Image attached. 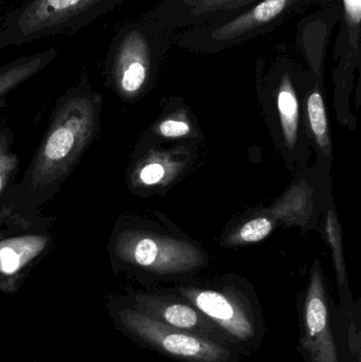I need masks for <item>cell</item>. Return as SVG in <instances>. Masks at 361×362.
<instances>
[{
    "mask_svg": "<svg viewBox=\"0 0 361 362\" xmlns=\"http://www.w3.org/2000/svg\"><path fill=\"white\" fill-rule=\"evenodd\" d=\"M101 108V95L91 88L84 69L59 100L29 169L11 193V206L35 210L59 192L95 139Z\"/></svg>",
    "mask_w": 361,
    "mask_h": 362,
    "instance_id": "1",
    "label": "cell"
},
{
    "mask_svg": "<svg viewBox=\"0 0 361 362\" xmlns=\"http://www.w3.org/2000/svg\"><path fill=\"white\" fill-rule=\"evenodd\" d=\"M126 0H0V50L73 35Z\"/></svg>",
    "mask_w": 361,
    "mask_h": 362,
    "instance_id": "2",
    "label": "cell"
},
{
    "mask_svg": "<svg viewBox=\"0 0 361 362\" xmlns=\"http://www.w3.org/2000/svg\"><path fill=\"white\" fill-rule=\"evenodd\" d=\"M178 295L207 317L243 356L259 350L264 339V317L260 305L235 287L182 285Z\"/></svg>",
    "mask_w": 361,
    "mask_h": 362,
    "instance_id": "3",
    "label": "cell"
},
{
    "mask_svg": "<svg viewBox=\"0 0 361 362\" xmlns=\"http://www.w3.org/2000/svg\"><path fill=\"white\" fill-rule=\"evenodd\" d=\"M162 27L154 15H146L123 25L110 42L106 74L123 97L138 95L148 83Z\"/></svg>",
    "mask_w": 361,
    "mask_h": 362,
    "instance_id": "4",
    "label": "cell"
},
{
    "mask_svg": "<svg viewBox=\"0 0 361 362\" xmlns=\"http://www.w3.org/2000/svg\"><path fill=\"white\" fill-rule=\"evenodd\" d=\"M319 0H262L237 16L215 25L192 28L182 40L187 46L218 49L233 46L259 35L297 10Z\"/></svg>",
    "mask_w": 361,
    "mask_h": 362,
    "instance_id": "5",
    "label": "cell"
},
{
    "mask_svg": "<svg viewBox=\"0 0 361 362\" xmlns=\"http://www.w3.org/2000/svg\"><path fill=\"white\" fill-rule=\"evenodd\" d=\"M127 325L146 346L178 362H241L244 357L235 349L167 327L139 310L129 313Z\"/></svg>",
    "mask_w": 361,
    "mask_h": 362,
    "instance_id": "6",
    "label": "cell"
},
{
    "mask_svg": "<svg viewBox=\"0 0 361 362\" xmlns=\"http://www.w3.org/2000/svg\"><path fill=\"white\" fill-rule=\"evenodd\" d=\"M298 351L304 362H343L337 320L332 317L320 269H315L299 310Z\"/></svg>",
    "mask_w": 361,
    "mask_h": 362,
    "instance_id": "7",
    "label": "cell"
},
{
    "mask_svg": "<svg viewBox=\"0 0 361 362\" xmlns=\"http://www.w3.org/2000/svg\"><path fill=\"white\" fill-rule=\"evenodd\" d=\"M116 248L125 261L159 276L188 274L203 264V255L191 245L146 232L121 234Z\"/></svg>",
    "mask_w": 361,
    "mask_h": 362,
    "instance_id": "8",
    "label": "cell"
},
{
    "mask_svg": "<svg viewBox=\"0 0 361 362\" xmlns=\"http://www.w3.org/2000/svg\"><path fill=\"white\" fill-rule=\"evenodd\" d=\"M138 303L139 312L162 325L232 348L224 334L179 295L150 293L139 297Z\"/></svg>",
    "mask_w": 361,
    "mask_h": 362,
    "instance_id": "9",
    "label": "cell"
},
{
    "mask_svg": "<svg viewBox=\"0 0 361 362\" xmlns=\"http://www.w3.org/2000/svg\"><path fill=\"white\" fill-rule=\"evenodd\" d=\"M262 0H180L165 8H156L154 17L165 28L201 27L224 23Z\"/></svg>",
    "mask_w": 361,
    "mask_h": 362,
    "instance_id": "10",
    "label": "cell"
},
{
    "mask_svg": "<svg viewBox=\"0 0 361 362\" xmlns=\"http://www.w3.org/2000/svg\"><path fill=\"white\" fill-rule=\"evenodd\" d=\"M59 54V51L51 47L40 52L16 57L0 66V107L8 93L44 70Z\"/></svg>",
    "mask_w": 361,
    "mask_h": 362,
    "instance_id": "11",
    "label": "cell"
},
{
    "mask_svg": "<svg viewBox=\"0 0 361 362\" xmlns=\"http://www.w3.org/2000/svg\"><path fill=\"white\" fill-rule=\"evenodd\" d=\"M278 110L281 118L284 136L288 146H295L298 133L299 104L292 82L288 76H283L278 93Z\"/></svg>",
    "mask_w": 361,
    "mask_h": 362,
    "instance_id": "12",
    "label": "cell"
},
{
    "mask_svg": "<svg viewBox=\"0 0 361 362\" xmlns=\"http://www.w3.org/2000/svg\"><path fill=\"white\" fill-rule=\"evenodd\" d=\"M12 132L0 129V202L18 169V157L12 151Z\"/></svg>",
    "mask_w": 361,
    "mask_h": 362,
    "instance_id": "13",
    "label": "cell"
},
{
    "mask_svg": "<svg viewBox=\"0 0 361 362\" xmlns=\"http://www.w3.org/2000/svg\"><path fill=\"white\" fill-rule=\"evenodd\" d=\"M307 112L312 131L320 148L324 152L330 151V139L328 135V120H326V106L321 93L315 91L309 95L307 101Z\"/></svg>",
    "mask_w": 361,
    "mask_h": 362,
    "instance_id": "14",
    "label": "cell"
},
{
    "mask_svg": "<svg viewBox=\"0 0 361 362\" xmlns=\"http://www.w3.org/2000/svg\"><path fill=\"white\" fill-rule=\"evenodd\" d=\"M345 23L349 32L350 45L360 48V32L361 21V0H343Z\"/></svg>",
    "mask_w": 361,
    "mask_h": 362,
    "instance_id": "15",
    "label": "cell"
},
{
    "mask_svg": "<svg viewBox=\"0 0 361 362\" xmlns=\"http://www.w3.org/2000/svg\"><path fill=\"white\" fill-rule=\"evenodd\" d=\"M273 230V223L268 218L259 217L248 221L239 231V238L245 243H256L264 240Z\"/></svg>",
    "mask_w": 361,
    "mask_h": 362,
    "instance_id": "16",
    "label": "cell"
},
{
    "mask_svg": "<svg viewBox=\"0 0 361 362\" xmlns=\"http://www.w3.org/2000/svg\"><path fill=\"white\" fill-rule=\"evenodd\" d=\"M329 235H330L331 242L333 244V248L335 251V263H336L337 272H338L339 281L341 284L345 285V263H343V253H341V238H339L338 226H337V218L333 212H330L329 216Z\"/></svg>",
    "mask_w": 361,
    "mask_h": 362,
    "instance_id": "17",
    "label": "cell"
},
{
    "mask_svg": "<svg viewBox=\"0 0 361 362\" xmlns=\"http://www.w3.org/2000/svg\"><path fill=\"white\" fill-rule=\"evenodd\" d=\"M165 176V169L161 163H152L142 168L139 173V180L143 185H154L161 182Z\"/></svg>",
    "mask_w": 361,
    "mask_h": 362,
    "instance_id": "18",
    "label": "cell"
},
{
    "mask_svg": "<svg viewBox=\"0 0 361 362\" xmlns=\"http://www.w3.org/2000/svg\"><path fill=\"white\" fill-rule=\"evenodd\" d=\"M159 132L163 137L179 138L190 133V127L184 121L167 120L161 123Z\"/></svg>",
    "mask_w": 361,
    "mask_h": 362,
    "instance_id": "19",
    "label": "cell"
}]
</instances>
